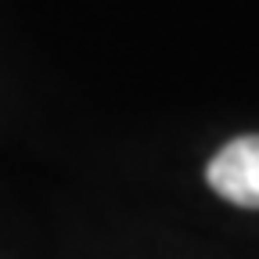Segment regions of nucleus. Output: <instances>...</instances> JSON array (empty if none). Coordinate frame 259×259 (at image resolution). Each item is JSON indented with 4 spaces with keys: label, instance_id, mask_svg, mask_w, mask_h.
Returning <instances> with one entry per match:
<instances>
[{
    "label": "nucleus",
    "instance_id": "obj_1",
    "mask_svg": "<svg viewBox=\"0 0 259 259\" xmlns=\"http://www.w3.org/2000/svg\"><path fill=\"white\" fill-rule=\"evenodd\" d=\"M205 180L220 198L259 209V137H238L220 148L205 169Z\"/></svg>",
    "mask_w": 259,
    "mask_h": 259
}]
</instances>
